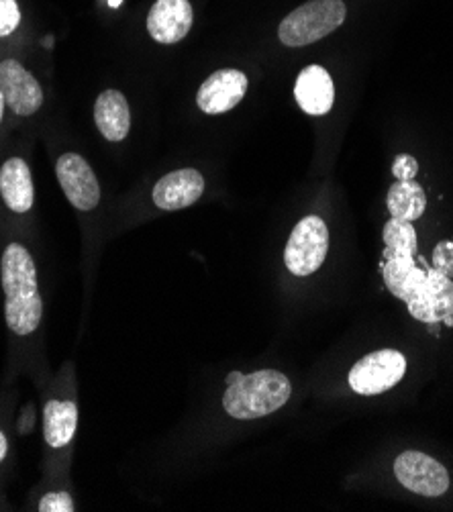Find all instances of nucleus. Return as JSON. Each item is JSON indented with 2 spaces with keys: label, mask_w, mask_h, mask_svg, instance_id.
<instances>
[{
  "label": "nucleus",
  "mask_w": 453,
  "mask_h": 512,
  "mask_svg": "<svg viewBox=\"0 0 453 512\" xmlns=\"http://www.w3.org/2000/svg\"><path fill=\"white\" fill-rule=\"evenodd\" d=\"M5 317L15 335H31L43 315V300L31 253L21 243H11L3 255Z\"/></svg>",
  "instance_id": "obj_1"
},
{
  "label": "nucleus",
  "mask_w": 453,
  "mask_h": 512,
  "mask_svg": "<svg viewBox=\"0 0 453 512\" xmlns=\"http://www.w3.org/2000/svg\"><path fill=\"white\" fill-rule=\"evenodd\" d=\"M290 396L292 384L282 372L260 370L229 384L223 406L233 419L254 421L280 411Z\"/></svg>",
  "instance_id": "obj_2"
},
{
  "label": "nucleus",
  "mask_w": 453,
  "mask_h": 512,
  "mask_svg": "<svg viewBox=\"0 0 453 512\" xmlns=\"http://www.w3.org/2000/svg\"><path fill=\"white\" fill-rule=\"evenodd\" d=\"M345 15L347 9L343 0H311L280 23L278 37L288 47L311 45L339 29Z\"/></svg>",
  "instance_id": "obj_3"
},
{
  "label": "nucleus",
  "mask_w": 453,
  "mask_h": 512,
  "mask_svg": "<svg viewBox=\"0 0 453 512\" xmlns=\"http://www.w3.org/2000/svg\"><path fill=\"white\" fill-rule=\"evenodd\" d=\"M327 251L329 229L321 217L311 215L292 229L284 249V264L294 276L307 278L325 264Z\"/></svg>",
  "instance_id": "obj_4"
},
{
  "label": "nucleus",
  "mask_w": 453,
  "mask_h": 512,
  "mask_svg": "<svg viewBox=\"0 0 453 512\" xmlns=\"http://www.w3.org/2000/svg\"><path fill=\"white\" fill-rule=\"evenodd\" d=\"M407 374V357L396 349H378L362 357L349 372V386L362 396L382 394Z\"/></svg>",
  "instance_id": "obj_5"
},
{
  "label": "nucleus",
  "mask_w": 453,
  "mask_h": 512,
  "mask_svg": "<svg viewBox=\"0 0 453 512\" xmlns=\"http://www.w3.org/2000/svg\"><path fill=\"white\" fill-rule=\"evenodd\" d=\"M394 476L409 492L437 498L449 490V474L437 459L421 451H405L396 457Z\"/></svg>",
  "instance_id": "obj_6"
},
{
  "label": "nucleus",
  "mask_w": 453,
  "mask_h": 512,
  "mask_svg": "<svg viewBox=\"0 0 453 512\" xmlns=\"http://www.w3.org/2000/svg\"><path fill=\"white\" fill-rule=\"evenodd\" d=\"M407 306L411 317L421 323H443L445 317L453 315V280L431 266Z\"/></svg>",
  "instance_id": "obj_7"
},
{
  "label": "nucleus",
  "mask_w": 453,
  "mask_h": 512,
  "mask_svg": "<svg viewBox=\"0 0 453 512\" xmlns=\"http://www.w3.org/2000/svg\"><path fill=\"white\" fill-rule=\"evenodd\" d=\"M58 182L78 211H92L100 202V186L88 162L78 153H64L56 166Z\"/></svg>",
  "instance_id": "obj_8"
},
{
  "label": "nucleus",
  "mask_w": 453,
  "mask_h": 512,
  "mask_svg": "<svg viewBox=\"0 0 453 512\" xmlns=\"http://www.w3.org/2000/svg\"><path fill=\"white\" fill-rule=\"evenodd\" d=\"M0 90L5 94L7 105L19 117H29L43 105L39 82L17 60L0 62Z\"/></svg>",
  "instance_id": "obj_9"
},
{
  "label": "nucleus",
  "mask_w": 453,
  "mask_h": 512,
  "mask_svg": "<svg viewBox=\"0 0 453 512\" xmlns=\"http://www.w3.org/2000/svg\"><path fill=\"white\" fill-rule=\"evenodd\" d=\"M247 92V76L241 70H219L205 80L196 94L198 109L207 115H221L235 109Z\"/></svg>",
  "instance_id": "obj_10"
},
{
  "label": "nucleus",
  "mask_w": 453,
  "mask_h": 512,
  "mask_svg": "<svg viewBox=\"0 0 453 512\" xmlns=\"http://www.w3.org/2000/svg\"><path fill=\"white\" fill-rule=\"evenodd\" d=\"M194 21L188 0H158L147 15V31L158 43L172 45L182 41Z\"/></svg>",
  "instance_id": "obj_11"
},
{
  "label": "nucleus",
  "mask_w": 453,
  "mask_h": 512,
  "mask_svg": "<svg viewBox=\"0 0 453 512\" xmlns=\"http://www.w3.org/2000/svg\"><path fill=\"white\" fill-rule=\"evenodd\" d=\"M205 192V178L194 168L166 174L154 186V202L162 211H182Z\"/></svg>",
  "instance_id": "obj_12"
},
{
  "label": "nucleus",
  "mask_w": 453,
  "mask_h": 512,
  "mask_svg": "<svg viewBox=\"0 0 453 512\" xmlns=\"http://www.w3.org/2000/svg\"><path fill=\"white\" fill-rule=\"evenodd\" d=\"M294 96L298 107L311 117H323L333 109L335 86L331 74L321 66H309L302 70L294 84Z\"/></svg>",
  "instance_id": "obj_13"
},
{
  "label": "nucleus",
  "mask_w": 453,
  "mask_h": 512,
  "mask_svg": "<svg viewBox=\"0 0 453 512\" xmlns=\"http://www.w3.org/2000/svg\"><path fill=\"white\" fill-rule=\"evenodd\" d=\"M431 266L425 258L415 260L411 253H384V284L400 300H409L423 284Z\"/></svg>",
  "instance_id": "obj_14"
},
{
  "label": "nucleus",
  "mask_w": 453,
  "mask_h": 512,
  "mask_svg": "<svg viewBox=\"0 0 453 512\" xmlns=\"http://www.w3.org/2000/svg\"><path fill=\"white\" fill-rule=\"evenodd\" d=\"M94 121L98 131L109 141H123L131 129L129 102L119 90H105L96 98Z\"/></svg>",
  "instance_id": "obj_15"
},
{
  "label": "nucleus",
  "mask_w": 453,
  "mask_h": 512,
  "mask_svg": "<svg viewBox=\"0 0 453 512\" xmlns=\"http://www.w3.org/2000/svg\"><path fill=\"white\" fill-rule=\"evenodd\" d=\"M0 194L13 213L21 215L31 211L35 190L31 170L25 160L11 158L5 162L3 170H0Z\"/></svg>",
  "instance_id": "obj_16"
},
{
  "label": "nucleus",
  "mask_w": 453,
  "mask_h": 512,
  "mask_svg": "<svg viewBox=\"0 0 453 512\" xmlns=\"http://www.w3.org/2000/svg\"><path fill=\"white\" fill-rule=\"evenodd\" d=\"M78 427V406L72 400H49L43 408V437L49 447H66Z\"/></svg>",
  "instance_id": "obj_17"
},
{
  "label": "nucleus",
  "mask_w": 453,
  "mask_h": 512,
  "mask_svg": "<svg viewBox=\"0 0 453 512\" xmlns=\"http://www.w3.org/2000/svg\"><path fill=\"white\" fill-rule=\"evenodd\" d=\"M388 211L394 219L400 221H417L427 209V198L423 186L415 180H398L388 190Z\"/></svg>",
  "instance_id": "obj_18"
},
{
  "label": "nucleus",
  "mask_w": 453,
  "mask_h": 512,
  "mask_svg": "<svg viewBox=\"0 0 453 512\" xmlns=\"http://www.w3.org/2000/svg\"><path fill=\"white\" fill-rule=\"evenodd\" d=\"M384 253H411L417 255V229L409 221H400L390 217L384 227Z\"/></svg>",
  "instance_id": "obj_19"
},
{
  "label": "nucleus",
  "mask_w": 453,
  "mask_h": 512,
  "mask_svg": "<svg viewBox=\"0 0 453 512\" xmlns=\"http://www.w3.org/2000/svg\"><path fill=\"white\" fill-rule=\"evenodd\" d=\"M21 23V11L17 0H0V37H7L17 31Z\"/></svg>",
  "instance_id": "obj_20"
},
{
  "label": "nucleus",
  "mask_w": 453,
  "mask_h": 512,
  "mask_svg": "<svg viewBox=\"0 0 453 512\" xmlns=\"http://www.w3.org/2000/svg\"><path fill=\"white\" fill-rule=\"evenodd\" d=\"M433 268L453 278V241H439L433 251Z\"/></svg>",
  "instance_id": "obj_21"
},
{
  "label": "nucleus",
  "mask_w": 453,
  "mask_h": 512,
  "mask_svg": "<svg viewBox=\"0 0 453 512\" xmlns=\"http://www.w3.org/2000/svg\"><path fill=\"white\" fill-rule=\"evenodd\" d=\"M41 512H72L74 500L68 492H52L41 498L39 502Z\"/></svg>",
  "instance_id": "obj_22"
},
{
  "label": "nucleus",
  "mask_w": 453,
  "mask_h": 512,
  "mask_svg": "<svg viewBox=\"0 0 453 512\" xmlns=\"http://www.w3.org/2000/svg\"><path fill=\"white\" fill-rule=\"evenodd\" d=\"M392 174L396 180H415L419 174V164L409 153H400L392 162Z\"/></svg>",
  "instance_id": "obj_23"
},
{
  "label": "nucleus",
  "mask_w": 453,
  "mask_h": 512,
  "mask_svg": "<svg viewBox=\"0 0 453 512\" xmlns=\"http://www.w3.org/2000/svg\"><path fill=\"white\" fill-rule=\"evenodd\" d=\"M7 451H9L7 437H5V433H3V431H0V462H3V459L7 457Z\"/></svg>",
  "instance_id": "obj_24"
},
{
  "label": "nucleus",
  "mask_w": 453,
  "mask_h": 512,
  "mask_svg": "<svg viewBox=\"0 0 453 512\" xmlns=\"http://www.w3.org/2000/svg\"><path fill=\"white\" fill-rule=\"evenodd\" d=\"M5 105H7V100H5V94H3V90H0V123H3V115H5Z\"/></svg>",
  "instance_id": "obj_25"
},
{
  "label": "nucleus",
  "mask_w": 453,
  "mask_h": 512,
  "mask_svg": "<svg viewBox=\"0 0 453 512\" xmlns=\"http://www.w3.org/2000/svg\"><path fill=\"white\" fill-rule=\"evenodd\" d=\"M241 376H243L241 372H231V374L225 378V380H227V386H229V384H233V382H237Z\"/></svg>",
  "instance_id": "obj_26"
},
{
  "label": "nucleus",
  "mask_w": 453,
  "mask_h": 512,
  "mask_svg": "<svg viewBox=\"0 0 453 512\" xmlns=\"http://www.w3.org/2000/svg\"><path fill=\"white\" fill-rule=\"evenodd\" d=\"M109 5H111L113 9H119V7L123 5V0H109Z\"/></svg>",
  "instance_id": "obj_27"
},
{
  "label": "nucleus",
  "mask_w": 453,
  "mask_h": 512,
  "mask_svg": "<svg viewBox=\"0 0 453 512\" xmlns=\"http://www.w3.org/2000/svg\"><path fill=\"white\" fill-rule=\"evenodd\" d=\"M443 323H445L447 327H453V315H451V317H445V319H443Z\"/></svg>",
  "instance_id": "obj_28"
},
{
  "label": "nucleus",
  "mask_w": 453,
  "mask_h": 512,
  "mask_svg": "<svg viewBox=\"0 0 453 512\" xmlns=\"http://www.w3.org/2000/svg\"><path fill=\"white\" fill-rule=\"evenodd\" d=\"M451 280H453V278H451Z\"/></svg>",
  "instance_id": "obj_29"
}]
</instances>
